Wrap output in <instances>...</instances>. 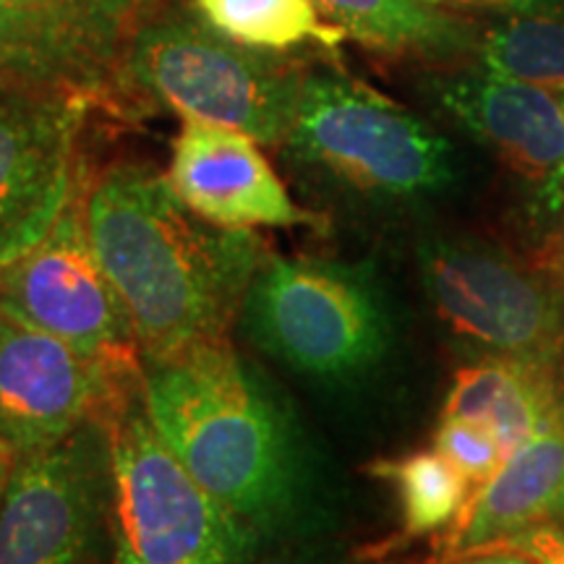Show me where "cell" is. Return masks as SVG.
Instances as JSON below:
<instances>
[{
	"label": "cell",
	"instance_id": "6da1fadb",
	"mask_svg": "<svg viewBox=\"0 0 564 564\" xmlns=\"http://www.w3.org/2000/svg\"><path fill=\"white\" fill-rule=\"evenodd\" d=\"M91 249L126 303L141 356L228 337L270 251L257 230L194 215L165 173L116 162L84 183Z\"/></svg>",
	"mask_w": 564,
	"mask_h": 564
},
{
	"label": "cell",
	"instance_id": "7a4b0ae2",
	"mask_svg": "<svg viewBox=\"0 0 564 564\" xmlns=\"http://www.w3.org/2000/svg\"><path fill=\"white\" fill-rule=\"evenodd\" d=\"M141 390L167 447L264 544L314 533L293 426L228 337L141 356Z\"/></svg>",
	"mask_w": 564,
	"mask_h": 564
},
{
	"label": "cell",
	"instance_id": "3957f363",
	"mask_svg": "<svg viewBox=\"0 0 564 564\" xmlns=\"http://www.w3.org/2000/svg\"><path fill=\"white\" fill-rule=\"evenodd\" d=\"M102 421L116 564H253L264 539L167 447L147 411L141 371L112 394Z\"/></svg>",
	"mask_w": 564,
	"mask_h": 564
},
{
	"label": "cell",
	"instance_id": "277c9868",
	"mask_svg": "<svg viewBox=\"0 0 564 564\" xmlns=\"http://www.w3.org/2000/svg\"><path fill=\"white\" fill-rule=\"evenodd\" d=\"M282 152L314 178L369 202L429 199L457 181L453 141L333 68L303 70Z\"/></svg>",
	"mask_w": 564,
	"mask_h": 564
},
{
	"label": "cell",
	"instance_id": "5b68a950",
	"mask_svg": "<svg viewBox=\"0 0 564 564\" xmlns=\"http://www.w3.org/2000/svg\"><path fill=\"white\" fill-rule=\"evenodd\" d=\"M303 70L251 51L207 21H144L123 61L121 87L181 116L236 129L259 144L282 147L291 131Z\"/></svg>",
	"mask_w": 564,
	"mask_h": 564
},
{
	"label": "cell",
	"instance_id": "8992f818",
	"mask_svg": "<svg viewBox=\"0 0 564 564\" xmlns=\"http://www.w3.org/2000/svg\"><path fill=\"white\" fill-rule=\"evenodd\" d=\"M241 322L259 348L316 379L361 373L390 343L369 272L333 259L270 253L246 291Z\"/></svg>",
	"mask_w": 564,
	"mask_h": 564
},
{
	"label": "cell",
	"instance_id": "52a82bcc",
	"mask_svg": "<svg viewBox=\"0 0 564 564\" xmlns=\"http://www.w3.org/2000/svg\"><path fill=\"white\" fill-rule=\"evenodd\" d=\"M429 303L478 358H564V293L539 267L491 246L429 238L419 246Z\"/></svg>",
	"mask_w": 564,
	"mask_h": 564
},
{
	"label": "cell",
	"instance_id": "ba28073f",
	"mask_svg": "<svg viewBox=\"0 0 564 564\" xmlns=\"http://www.w3.org/2000/svg\"><path fill=\"white\" fill-rule=\"evenodd\" d=\"M0 312L112 366H141L126 303L91 249L84 186L42 241L0 267Z\"/></svg>",
	"mask_w": 564,
	"mask_h": 564
},
{
	"label": "cell",
	"instance_id": "9c48e42d",
	"mask_svg": "<svg viewBox=\"0 0 564 564\" xmlns=\"http://www.w3.org/2000/svg\"><path fill=\"white\" fill-rule=\"evenodd\" d=\"M110 447L102 415L19 457L0 499V564H84L108 525Z\"/></svg>",
	"mask_w": 564,
	"mask_h": 564
},
{
	"label": "cell",
	"instance_id": "30bf717a",
	"mask_svg": "<svg viewBox=\"0 0 564 564\" xmlns=\"http://www.w3.org/2000/svg\"><path fill=\"white\" fill-rule=\"evenodd\" d=\"M147 0H0V84L108 100Z\"/></svg>",
	"mask_w": 564,
	"mask_h": 564
},
{
	"label": "cell",
	"instance_id": "8fae6325",
	"mask_svg": "<svg viewBox=\"0 0 564 564\" xmlns=\"http://www.w3.org/2000/svg\"><path fill=\"white\" fill-rule=\"evenodd\" d=\"M89 105L0 84V267L42 241L84 186L76 141Z\"/></svg>",
	"mask_w": 564,
	"mask_h": 564
},
{
	"label": "cell",
	"instance_id": "7c38bea8",
	"mask_svg": "<svg viewBox=\"0 0 564 564\" xmlns=\"http://www.w3.org/2000/svg\"><path fill=\"white\" fill-rule=\"evenodd\" d=\"M137 369L112 366L0 312V444L40 453L105 408Z\"/></svg>",
	"mask_w": 564,
	"mask_h": 564
},
{
	"label": "cell",
	"instance_id": "4fadbf2b",
	"mask_svg": "<svg viewBox=\"0 0 564 564\" xmlns=\"http://www.w3.org/2000/svg\"><path fill=\"white\" fill-rule=\"evenodd\" d=\"M429 84L455 123L531 183L546 215H564V108L554 91L481 68L434 76Z\"/></svg>",
	"mask_w": 564,
	"mask_h": 564
},
{
	"label": "cell",
	"instance_id": "5bb4252c",
	"mask_svg": "<svg viewBox=\"0 0 564 564\" xmlns=\"http://www.w3.org/2000/svg\"><path fill=\"white\" fill-rule=\"evenodd\" d=\"M165 175L178 199L217 228L259 230L319 223L293 199L259 150V141L236 129L183 121Z\"/></svg>",
	"mask_w": 564,
	"mask_h": 564
},
{
	"label": "cell",
	"instance_id": "9a60e30c",
	"mask_svg": "<svg viewBox=\"0 0 564 564\" xmlns=\"http://www.w3.org/2000/svg\"><path fill=\"white\" fill-rule=\"evenodd\" d=\"M564 523V434L520 444L489 481L476 486L434 562L478 552L535 525Z\"/></svg>",
	"mask_w": 564,
	"mask_h": 564
},
{
	"label": "cell",
	"instance_id": "2e32d148",
	"mask_svg": "<svg viewBox=\"0 0 564 564\" xmlns=\"http://www.w3.org/2000/svg\"><path fill=\"white\" fill-rule=\"evenodd\" d=\"M442 419L478 423L507 449L564 434V358H478L455 373Z\"/></svg>",
	"mask_w": 564,
	"mask_h": 564
},
{
	"label": "cell",
	"instance_id": "e0dca14e",
	"mask_svg": "<svg viewBox=\"0 0 564 564\" xmlns=\"http://www.w3.org/2000/svg\"><path fill=\"white\" fill-rule=\"evenodd\" d=\"M345 37L387 55L453 63L476 58L481 30L436 0H316Z\"/></svg>",
	"mask_w": 564,
	"mask_h": 564
},
{
	"label": "cell",
	"instance_id": "ac0fdd59",
	"mask_svg": "<svg viewBox=\"0 0 564 564\" xmlns=\"http://www.w3.org/2000/svg\"><path fill=\"white\" fill-rule=\"evenodd\" d=\"M366 470L379 481L392 484L398 494L403 533L398 541L387 544L390 552L394 544L447 533L474 494V486L434 447L392 460H373Z\"/></svg>",
	"mask_w": 564,
	"mask_h": 564
},
{
	"label": "cell",
	"instance_id": "d6986e66",
	"mask_svg": "<svg viewBox=\"0 0 564 564\" xmlns=\"http://www.w3.org/2000/svg\"><path fill=\"white\" fill-rule=\"evenodd\" d=\"M202 19L251 51L288 53L306 42L337 47L345 32L324 24L316 0H194Z\"/></svg>",
	"mask_w": 564,
	"mask_h": 564
},
{
	"label": "cell",
	"instance_id": "ffe728a7",
	"mask_svg": "<svg viewBox=\"0 0 564 564\" xmlns=\"http://www.w3.org/2000/svg\"><path fill=\"white\" fill-rule=\"evenodd\" d=\"M478 68L525 82L554 95L564 91V19L507 17L481 32Z\"/></svg>",
	"mask_w": 564,
	"mask_h": 564
},
{
	"label": "cell",
	"instance_id": "44dd1931",
	"mask_svg": "<svg viewBox=\"0 0 564 564\" xmlns=\"http://www.w3.org/2000/svg\"><path fill=\"white\" fill-rule=\"evenodd\" d=\"M434 449L447 457L474 489L489 481L507 457V449L484 426L463 419H442V415L434 432Z\"/></svg>",
	"mask_w": 564,
	"mask_h": 564
},
{
	"label": "cell",
	"instance_id": "7402d4cb",
	"mask_svg": "<svg viewBox=\"0 0 564 564\" xmlns=\"http://www.w3.org/2000/svg\"><path fill=\"white\" fill-rule=\"evenodd\" d=\"M253 564H392L387 546H356L333 535H301L280 541L274 552H262Z\"/></svg>",
	"mask_w": 564,
	"mask_h": 564
},
{
	"label": "cell",
	"instance_id": "603a6c76",
	"mask_svg": "<svg viewBox=\"0 0 564 564\" xmlns=\"http://www.w3.org/2000/svg\"><path fill=\"white\" fill-rule=\"evenodd\" d=\"M531 560L533 564H564V528L562 525H535L497 544ZM491 549V546H489Z\"/></svg>",
	"mask_w": 564,
	"mask_h": 564
},
{
	"label": "cell",
	"instance_id": "cb8c5ba5",
	"mask_svg": "<svg viewBox=\"0 0 564 564\" xmlns=\"http://www.w3.org/2000/svg\"><path fill=\"white\" fill-rule=\"evenodd\" d=\"M453 9H478L502 17H549L564 19V0H436Z\"/></svg>",
	"mask_w": 564,
	"mask_h": 564
},
{
	"label": "cell",
	"instance_id": "d4e9b609",
	"mask_svg": "<svg viewBox=\"0 0 564 564\" xmlns=\"http://www.w3.org/2000/svg\"><path fill=\"white\" fill-rule=\"evenodd\" d=\"M531 264L539 267V270L564 293V220L560 228H554L544 241H541Z\"/></svg>",
	"mask_w": 564,
	"mask_h": 564
},
{
	"label": "cell",
	"instance_id": "484cf974",
	"mask_svg": "<svg viewBox=\"0 0 564 564\" xmlns=\"http://www.w3.org/2000/svg\"><path fill=\"white\" fill-rule=\"evenodd\" d=\"M432 564H533V562L523 554L510 552V549L491 546V549H478V552L449 556V560L432 562Z\"/></svg>",
	"mask_w": 564,
	"mask_h": 564
},
{
	"label": "cell",
	"instance_id": "4316f807",
	"mask_svg": "<svg viewBox=\"0 0 564 564\" xmlns=\"http://www.w3.org/2000/svg\"><path fill=\"white\" fill-rule=\"evenodd\" d=\"M17 460L19 457L0 444V499H3V491H6V486H9V478L13 474V465H17Z\"/></svg>",
	"mask_w": 564,
	"mask_h": 564
},
{
	"label": "cell",
	"instance_id": "83f0119b",
	"mask_svg": "<svg viewBox=\"0 0 564 564\" xmlns=\"http://www.w3.org/2000/svg\"><path fill=\"white\" fill-rule=\"evenodd\" d=\"M556 97H560V102H562V108H564V91H562V95H556Z\"/></svg>",
	"mask_w": 564,
	"mask_h": 564
},
{
	"label": "cell",
	"instance_id": "f1b7e54d",
	"mask_svg": "<svg viewBox=\"0 0 564 564\" xmlns=\"http://www.w3.org/2000/svg\"><path fill=\"white\" fill-rule=\"evenodd\" d=\"M562 528H564V523H562Z\"/></svg>",
	"mask_w": 564,
	"mask_h": 564
}]
</instances>
